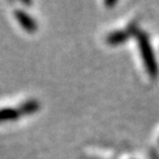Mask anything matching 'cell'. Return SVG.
Wrapping results in <instances>:
<instances>
[{
	"label": "cell",
	"mask_w": 159,
	"mask_h": 159,
	"mask_svg": "<svg viewBox=\"0 0 159 159\" xmlns=\"http://www.w3.org/2000/svg\"><path fill=\"white\" fill-rule=\"evenodd\" d=\"M136 35L139 52H140V56H142V59L144 61L145 68H146V71H148V73L150 74L151 78H156L157 74H158V66H157V60L154 58L153 50L151 47L148 34L137 31Z\"/></svg>",
	"instance_id": "obj_1"
},
{
	"label": "cell",
	"mask_w": 159,
	"mask_h": 159,
	"mask_svg": "<svg viewBox=\"0 0 159 159\" xmlns=\"http://www.w3.org/2000/svg\"><path fill=\"white\" fill-rule=\"evenodd\" d=\"M20 112L23 116H29V114H32L34 112H37L40 108V102L38 100H34V99H30V100H26L25 102H23L20 106Z\"/></svg>",
	"instance_id": "obj_5"
},
{
	"label": "cell",
	"mask_w": 159,
	"mask_h": 159,
	"mask_svg": "<svg viewBox=\"0 0 159 159\" xmlns=\"http://www.w3.org/2000/svg\"><path fill=\"white\" fill-rule=\"evenodd\" d=\"M20 117H23V114L20 112L19 107H2L0 108V124L4 121H12V120H17Z\"/></svg>",
	"instance_id": "obj_4"
},
{
	"label": "cell",
	"mask_w": 159,
	"mask_h": 159,
	"mask_svg": "<svg viewBox=\"0 0 159 159\" xmlns=\"http://www.w3.org/2000/svg\"><path fill=\"white\" fill-rule=\"evenodd\" d=\"M137 30L133 27V30H127V31H114V32H111L106 35V43L108 45H119V44H123L125 43L126 40L129 39L131 33H136Z\"/></svg>",
	"instance_id": "obj_3"
},
{
	"label": "cell",
	"mask_w": 159,
	"mask_h": 159,
	"mask_svg": "<svg viewBox=\"0 0 159 159\" xmlns=\"http://www.w3.org/2000/svg\"><path fill=\"white\" fill-rule=\"evenodd\" d=\"M14 16H16L17 21L20 24V26H21L26 32H29V33L37 32V30H38V24L35 23V20L30 16L29 13H26L25 11H21V10H16Z\"/></svg>",
	"instance_id": "obj_2"
}]
</instances>
